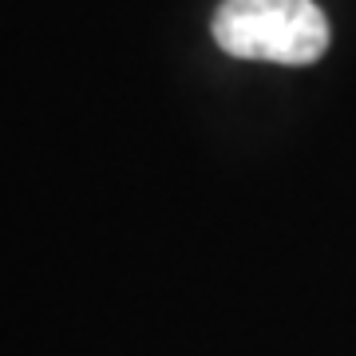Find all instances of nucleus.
I'll use <instances>...</instances> for the list:
<instances>
[{"label": "nucleus", "instance_id": "1", "mask_svg": "<svg viewBox=\"0 0 356 356\" xmlns=\"http://www.w3.org/2000/svg\"><path fill=\"white\" fill-rule=\"evenodd\" d=\"M214 44L238 60L313 64L329 51V16L313 0H222L210 20Z\"/></svg>", "mask_w": 356, "mask_h": 356}]
</instances>
